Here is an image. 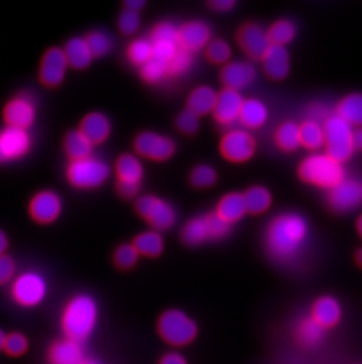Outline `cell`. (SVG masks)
<instances>
[{"label":"cell","mask_w":362,"mask_h":364,"mask_svg":"<svg viewBox=\"0 0 362 364\" xmlns=\"http://www.w3.org/2000/svg\"><path fill=\"white\" fill-rule=\"evenodd\" d=\"M6 336L7 335H5V333H4L3 330L0 329V351L4 350V348H5Z\"/></svg>","instance_id":"91938a15"},{"label":"cell","mask_w":362,"mask_h":364,"mask_svg":"<svg viewBox=\"0 0 362 364\" xmlns=\"http://www.w3.org/2000/svg\"><path fill=\"white\" fill-rule=\"evenodd\" d=\"M111 175L109 165L93 156L71 161L66 168L70 184L77 189H97L106 182Z\"/></svg>","instance_id":"277c9868"},{"label":"cell","mask_w":362,"mask_h":364,"mask_svg":"<svg viewBox=\"0 0 362 364\" xmlns=\"http://www.w3.org/2000/svg\"><path fill=\"white\" fill-rule=\"evenodd\" d=\"M64 148L71 161L92 156L93 144L80 130L70 131L64 141Z\"/></svg>","instance_id":"1f68e13d"},{"label":"cell","mask_w":362,"mask_h":364,"mask_svg":"<svg viewBox=\"0 0 362 364\" xmlns=\"http://www.w3.org/2000/svg\"><path fill=\"white\" fill-rule=\"evenodd\" d=\"M231 48L229 45L222 39H214L211 41L207 48H206V55L211 62L218 65L222 64H229V58H231Z\"/></svg>","instance_id":"7bdbcfd3"},{"label":"cell","mask_w":362,"mask_h":364,"mask_svg":"<svg viewBox=\"0 0 362 364\" xmlns=\"http://www.w3.org/2000/svg\"><path fill=\"white\" fill-rule=\"evenodd\" d=\"M358 231H359L360 236H361L362 238V215L359 220H358Z\"/></svg>","instance_id":"6125c7cd"},{"label":"cell","mask_w":362,"mask_h":364,"mask_svg":"<svg viewBox=\"0 0 362 364\" xmlns=\"http://www.w3.org/2000/svg\"><path fill=\"white\" fill-rule=\"evenodd\" d=\"M192 65H193V55L191 52L180 48L177 55L168 64V77L175 78V77L184 76L185 73H187L191 70Z\"/></svg>","instance_id":"f35d334b"},{"label":"cell","mask_w":362,"mask_h":364,"mask_svg":"<svg viewBox=\"0 0 362 364\" xmlns=\"http://www.w3.org/2000/svg\"><path fill=\"white\" fill-rule=\"evenodd\" d=\"M263 71L274 80L286 78L290 73V59L287 48L278 45H270L263 58Z\"/></svg>","instance_id":"7402d4cb"},{"label":"cell","mask_w":362,"mask_h":364,"mask_svg":"<svg viewBox=\"0 0 362 364\" xmlns=\"http://www.w3.org/2000/svg\"><path fill=\"white\" fill-rule=\"evenodd\" d=\"M118 181L141 184L144 178V166L137 156L125 154L120 156L116 165Z\"/></svg>","instance_id":"f546056e"},{"label":"cell","mask_w":362,"mask_h":364,"mask_svg":"<svg viewBox=\"0 0 362 364\" xmlns=\"http://www.w3.org/2000/svg\"><path fill=\"white\" fill-rule=\"evenodd\" d=\"M301 181L331 191L346 178L345 168L328 154H313L299 166Z\"/></svg>","instance_id":"3957f363"},{"label":"cell","mask_w":362,"mask_h":364,"mask_svg":"<svg viewBox=\"0 0 362 364\" xmlns=\"http://www.w3.org/2000/svg\"><path fill=\"white\" fill-rule=\"evenodd\" d=\"M267 32H268V37H270L272 45L286 48V45L293 41L297 30L292 21L283 19V21H275Z\"/></svg>","instance_id":"8d00e7d4"},{"label":"cell","mask_w":362,"mask_h":364,"mask_svg":"<svg viewBox=\"0 0 362 364\" xmlns=\"http://www.w3.org/2000/svg\"><path fill=\"white\" fill-rule=\"evenodd\" d=\"M145 5H146V1H144V0H128V1L125 3L126 10L133 11V12H137V14H139V11L144 9Z\"/></svg>","instance_id":"9f6ffc18"},{"label":"cell","mask_w":362,"mask_h":364,"mask_svg":"<svg viewBox=\"0 0 362 364\" xmlns=\"http://www.w3.org/2000/svg\"><path fill=\"white\" fill-rule=\"evenodd\" d=\"M84 364H102L99 361H96V360H92V358H87Z\"/></svg>","instance_id":"be15d7a7"},{"label":"cell","mask_w":362,"mask_h":364,"mask_svg":"<svg viewBox=\"0 0 362 364\" xmlns=\"http://www.w3.org/2000/svg\"><path fill=\"white\" fill-rule=\"evenodd\" d=\"M86 41L92 51L94 58L106 55L113 48L111 36L104 31H92L86 37Z\"/></svg>","instance_id":"60d3db41"},{"label":"cell","mask_w":362,"mask_h":364,"mask_svg":"<svg viewBox=\"0 0 362 364\" xmlns=\"http://www.w3.org/2000/svg\"><path fill=\"white\" fill-rule=\"evenodd\" d=\"M62 50L65 52L69 65L75 70H84L89 68V64L94 58L86 38H82V37L70 39Z\"/></svg>","instance_id":"d4e9b609"},{"label":"cell","mask_w":362,"mask_h":364,"mask_svg":"<svg viewBox=\"0 0 362 364\" xmlns=\"http://www.w3.org/2000/svg\"><path fill=\"white\" fill-rule=\"evenodd\" d=\"M152 44H153V58L166 64L171 62L172 58L177 55V52L180 48L179 44L171 43V41H157Z\"/></svg>","instance_id":"c3c4849f"},{"label":"cell","mask_w":362,"mask_h":364,"mask_svg":"<svg viewBox=\"0 0 362 364\" xmlns=\"http://www.w3.org/2000/svg\"><path fill=\"white\" fill-rule=\"evenodd\" d=\"M141 75L145 82L158 84L168 77V64L153 58L141 68Z\"/></svg>","instance_id":"ab89813d"},{"label":"cell","mask_w":362,"mask_h":364,"mask_svg":"<svg viewBox=\"0 0 362 364\" xmlns=\"http://www.w3.org/2000/svg\"><path fill=\"white\" fill-rule=\"evenodd\" d=\"M16 276V263L9 255L0 256V287L12 282Z\"/></svg>","instance_id":"f907efd6"},{"label":"cell","mask_w":362,"mask_h":364,"mask_svg":"<svg viewBox=\"0 0 362 364\" xmlns=\"http://www.w3.org/2000/svg\"><path fill=\"white\" fill-rule=\"evenodd\" d=\"M134 149L138 152V155H141V157L155 161V162H163V161H168L173 156L175 144L171 138L157 132L146 131L138 134L134 141Z\"/></svg>","instance_id":"7c38bea8"},{"label":"cell","mask_w":362,"mask_h":364,"mask_svg":"<svg viewBox=\"0 0 362 364\" xmlns=\"http://www.w3.org/2000/svg\"><path fill=\"white\" fill-rule=\"evenodd\" d=\"M118 25H119L120 31L123 32L124 35H133L141 26V16L133 11H123L119 16Z\"/></svg>","instance_id":"7dc6e473"},{"label":"cell","mask_w":362,"mask_h":364,"mask_svg":"<svg viewBox=\"0 0 362 364\" xmlns=\"http://www.w3.org/2000/svg\"><path fill=\"white\" fill-rule=\"evenodd\" d=\"M220 78L226 89L240 92V90L246 89L256 82V70L252 63L236 60L222 68Z\"/></svg>","instance_id":"ac0fdd59"},{"label":"cell","mask_w":362,"mask_h":364,"mask_svg":"<svg viewBox=\"0 0 362 364\" xmlns=\"http://www.w3.org/2000/svg\"><path fill=\"white\" fill-rule=\"evenodd\" d=\"M301 145L308 150L317 151L326 144L324 124L314 121H306L300 125Z\"/></svg>","instance_id":"d6a6232c"},{"label":"cell","mask_w":362,"mask_h":364,"mask_svg":"<svg viewBox=\"0 0 362 364\" xmlns=\"http://www.w3.org/2000/svg\"><path fill=\"white\" fill-rule=\"evenodd\" d=\"M278 146L286 152H293L301 145L300 125L293 122H285L275 132Z\"/></svg>","instance_id":"836d02e7"},{"label":"cell","mask_w":362,"mask_h":364,"mask_svg":"<svg viewBox=\"0 0 362 364\" xmlns=\"http://www.w3.org/2000/svg\"><path fill=\"white\" fill-rule=\"evenodd\" d=\"M231 231V224L219 216L209 213L204 217H195L188 220L181 231V240L185 244L197 247L209 241H219L225 238Z\"/></svg>","instance_id":"8992f818"},{"label":"cell","mask_w":362,"mask_h":364,"mask_svg":"<svg viewBox=\"0 0 362 364\" xmlns=\"http://www.w3.org/2000/svg\"><path fill=\"white\" fill-rule=\"evenodd\" d=\"M328 203L336 213H351L362 204V181L347 178L328 193Z\"/></svg>","instance_id":"4fadbf2b"},{"label":"cell","mask_w":362,"mask_h":364,"mask_svg":"<svg viewBox=\"0 0 362 364\" xmlns=\"http://www.w3.org/2000/svg\"><path fill=\"white\" fill-rule=\"evenodd\" d=\"M326 329L313 316L304 317L297 323L295 336L302 347L315 348L322 343Z\"/></svg>","instance_id":"4316f807"},{"label":"cell","mask_w":362,"mask_h":364,"mask_svg":"<svg viewBox=\"0 0 362 364\" xmlns=\"http://www.w3.org/2000/svg\"><path fill=\"white\" fill-rule=\"evenodd\" d=\"M35 114L37 110L35 102L28 95L14 97L4 109V119L6 122L7 127L24 130H28V127L35 123Z\"/></svg>","instance_id":"9a60e30c"},{"label":"cell","mask_w":362,"mask_h":364,"mask_svg":"<svg viewBox=\"0 0 362 364\" xmlns=\"http://www.w3.org/2000/svg\"><path fill=\"white\" fill-rule=\"evenodd\" d=\"M199 127H200V121H199L198 114H195L188 109L182 111L177 118V127L184 134H195L199 130Z\"/></svg>","instance_id":"681fc988"},{"label":"cell","mask_w":362,"mask_h":364,"mask_svg":"<svg viewBox=\"0 0 362 364\" xmlns=\"http://www.w3.org/2000/svg\"><path fill=\"white\" fill-rule=\"evenodd\" d=\"M62 202L58 193L44 190L33 196L30 202V213L38 223L50 224L62 213Z\"/></svg>","instance_id":"e0dca14e"},{"label":"cell","mask_w":362,"mask_h":364,"mask_svg":"<svg viewBox=\"0 0 362 364\" xmlns=\"http://www.w3.org/2000/svg\"><path fill=\"white\" fill-rule=\"evenodd\" d=\"M325 127L326 154L336 159L338 162H347L356 151L354 144V127L344 121L338 114L328 118Z\"/></svg>","instance_id":"5b68a950"},{"label":"cell","mask_w":362,"mask_h":364,"mask_svg":"<svg viewBox=\"0 0 362 364\" xmlns=\"http://www.w3.org/2000/svg\"><path fill=\"white\" fill-rule=\"evenodd\" d=\"M307 220L300 213H286L275 217L267 228L265 244L270 257L278 263H290L304 251L308 241Z\"/></svg>","instance_id":"6da1fadb"},{"label":"cell","mask_w":362,"mask_h":364,"mask_svg":"<svg viewBox=\"0 0 362 364\" xmlns=\"http://www.w3.org/2000/svg\"><path fill=\"white\" fill-rule=\"evenodd\" d=\"M7 247H9V238L3 230H0V256L5 255Z\"/></svg>","instance_id":"6f0895ef"},{"label":"cell","mask_w":362,"mask_h":364,"mask_svg":"<svg viewBox=\"0 0 362 364\" xmlns=\"http://www.w3.org/2000/svg\"><path fill=\"white\" fill-rule=\"evenodd\" d=\"M32 146L28 130L6 127L0 130V164L16 162L28 155Z\"/></svg>","instance_id":"30bf717a"},{"label":"cell","mask_w":362,"mask_h":364,"mask_svg":"<svg viewBox=\"0 0 362 364\" xmlns=\"http://www.w3.org/2000/svg\"><path fill=\"white\" fill-rule=\"evenodd\" d=\"M141 184H134V183H126L118 181V182H116V190H118L120 196L130 200V198H133V197L137 196L138 193L141 191Z\"/></svg>","instance_id":"f5cc1de1"},{"label":"cell","mask_w":362,"mask_h":364,"mask_svg":"<svg viewBox=\"0 0 362 364\" xmlns=\"http://www.w3.org/2000/svg\"><path fill=\"white\" fill-rule=\"evenodd\" d=\"M211 43V28L204 21H188L179 28V46L186 51L198 52Z\"/></svg>","instance_id":"ffe728a7"},{"label":"cell","mask_w":362,"mask_h":364,"mask_svg":"<svg viewBox=\"0 0 362 364\" xmlns=\"http://www.w3.org/2000/svg\"><path fill=\"white\" fill-rule=\"evenodd\" d=\"M127 55L134 65L141 68L153 57V44L150 39H137L132 41L127 50Z\"/></svg>","instance_id":"74e56055"},{"label":"cell","mask_w":362,"mask_h":364,"mask_svg":"<svg viewBox=\"0 0 362 364\" xmlns=\"http://www.w3.org/2000/svg\"><path fill=\"white\" fill-rule=\"evenodd\" d=\"M353 127L362 129V95L351 93L340 100L336 107V114Z\"/></svg>","instance_id":"4dcf8cb0"},{"label":"cell","mask_w":362,"mask_h":364,"mask_svg":"<svg viewBox=\"0 0 362 364\" xmlns=\"http://www.w3.org/2000/svg\"><path fill=\"white\" fill-rule=\"evenodd\" d=\"M268 119V109L266 104L256 98H250L243 102V109L240 112V123L247 129H259Z\"/></svg>","instance_id":"f1b7e54d"},{"label":"cell","mask_w":362,"mask_h":364,"mask_svg":"<svg viewBox=\"0 0 362 364\" xmlns=\"http://www.w3.org/2000/svg\"><path fill=\"white\" fill-rule=\"evenodd\" d=\"M79 130L89 138L93 145L102 144L109 137L111 123L102 112H91L84 117Z\"/></svg>","instance_id":"cb8c5ba5"},{"label":"cell","mask_w":362,"mask_h":364,"mask_svg":"<svg viewBox=\"0 0 362 364\" xmlns=\"http://www.w3.org/2000/svg\"><path fill=\"white\" fill-rule=\"evenodd\" d=\"M158 331L166 343L175 347H184L197 337L198 326L184 311L168 310L159 318Z\"/></svg>","instance_id":"52a82bcc"},{"label":"cell","mask_w":362,"mask_h":364,"mask_svg":"<svg viewBox=\"0 0 362 364\" xmlns=\"http://www.w3.org/2000/svg\"><path fill=\"white\" fill-rule=\"evenodd\" d=\"M246 203L247 213L260 215L270 209L272 204V195L263 186H253L243 193Z\"/></svg>","instance_id":"d590c367"},{"label":"cell","mask_w":362,"mask_h":364,"mask_svg":"<svg viewBox=\"0 0 362 364\" xmlns=\"http://www.w3.org/2000/svg\"><path fill=\"white\" fill-rule=\"evenodd\" d=\"M139 256L141 254L133 244H123L116 249L114 261L119 268L130 269L137 263Z\"/></svg>","instance_id":"ee69618b"},{"label":"cell","mask_w":362,"mask_h":364,"mask_svg":"<svg viewBox=\"0 0 362 364\" xmlns=\"http://www.w3.org/2000/svg\"><path fill=\"white\" fill-rule=\"evenodd\" d=\"M65 52L60 48H51L46 51L41 60L39 77L44 85L55 87L65 80L69 69Z\"/></svg>","instance_id":"5bb4252c"},{"label":"cell","mask_w":362,"mask_h":364,"mask_svg":"<svg viewBox=\"0 0 362 364\" xmlns=\"http://www.w3.org/2000/svg\"><path fill=\"white\" fill-rule=\"evenodd\" d=\"M136 209L154 228V230H168L177 220V213L173 206L152 195L141 197L136 203Z\"/></svg>","instance_id":"9c48e42d"},{"label":"cell","mask_w":362,"mask_h":364,"mask_svg":"<svg viewBox=\"0 0 362 364\" xmlns=\"http://www.w3.org/2000/svg\"><path fill=\"white\" fill-rule=\"evenodd\" d=\"M11 297L23 308H35L44 302L48 294V281L37 272H25L11 283Z\"/></svg>","instance_id":"ba28073f"},{"label":"cell","mask_w":362,"mask_h":364,"mask_svg":"<svg viewBox=\"0 0 362 364\" xmlns=\"http://www.w3.org/2000/svg\"><path fill=\"white\" fill-rule=\"evenodd\" d=\"M218 95L216 90L207 85L198 86L192 91L187 100V109L195 114L206 116L214 111Z\"/></svg>","instance_id":"484cf974"},{"label":"cell","mask_w":362,"mask_h":364,"mask_svg":"<svg viewBox=\"0 0 362 364\" xmlns=\"http://www.w3.org/2000/svg\"><path fill=\"white\" fill-rule=\"evenodd\" d=\"M331 111L325 105H312L308 109V121L325 124L328 118L331 117Z\"/></svg>","instance_id":"816d5d0a"},{"label":"cell","mask_w":362,"mask_h":364,"mask_svg":"<svg viewBox=\"0 0 362 364\" xmlns=\"http://www.w3.org/2000/svg\"><path fill=\"white\" fill-rule=\"evenodd\" d=\"M150 41L152 43L157 41H171L179 44V28L175 24L165 21L158 24L150 33Z\"/></svg>","instance_id":"f6af8a7d"},{"label":"cell","mask_w":362,"mask_h":364,"mask_svg":"<svg viewBox=\"0 0 362 364\" xmlns=\"http://www.w3.org/2000/svg\"><path fill=\"white\" fill-rule=\"evenodd\" d=\"M216 213L229 224L236 223L247 213L243 195L231 193L222 197L216 208Z\"/></svg>","instance_id":"83f0119b"},{"label":"cell","mask_w":362,"mask_h":364,"mask_svg":"<svg viewBox=\"0 0 362 364\" xmlns=\"http://www.w3.org/2000/svg\"><path fill=\"white\" fill-rule=\"evenodd\" d=\"M243 100L240 92L234 90L224 89L219 92L213 116L220 125L231 127L239 121L240 112L243 109Z\"/></svg>","instance_id":"d6986e66"},{"label":"cell","mask_w":362,"mask_h":364,"mask_svg":"<svg viewBox=\"0 0 362 364\" xmlns=\"http://www.w3.org/2000/svg\"><path fill=\"white\" fill-rule=\"evenodd\" d=\"M98 320L99 306L96 299L87 294H79L66 303L60 326L66 338L82 343L92 336Z\"/></svg>","instance_id":"7a4b0ae2"},{"label":"cell","mask_w":362,"mask_h":364,"mask_svg":"<svg viewBox=\"0 0 362 364\" xmlns=\"http://www.w3.org/2000/svg\"><path fill=\"white\" fill-rule=\"evenodd\" d=\"M134 247L138 252L147 257H157L164 250V240L157 230L145 231L134 240Z\"/></svg>","instance_id":"e575fe53"},{"label":"cell","mask_w":362,"mask_h":364,"mask_svg":"<svg viewBox=\"0 0 362 364\" xmlns=\"http://www.w3.org/2000/svg\"><path fill=\"white\" fill-rule=\"evenodd\" d=\"M256 139L248 131L233 129L222 137L220 151L227 161L243 163L250 161L256 154Z\"/></svg>","instance_id":"8fae6325"},{"label":"cell","mask_w":362,"mask_h":364,"mask_svg":"<svg viewBox=\"0 0 362 364\" xmlns=\"http://www.w3.org/2000/svg\"><path fill=\"white\" fill-rule=\"evenodd\" d=\"M86 360L82 343L66 337L55 341L48 349V364H84Z\"/></svg>","instance_id":"44dd1931"},{"label":"cell","mask_w":362,"mask_h":364,"mask_svg":"<svg viewBox=\"0 0 362 364\" xmlns=\"http://www.w3.org/2000/svg\"><path fill=\"white\" fill-rule=\"evenodd\" d=\"M236 5L234 0H213L209 3V6L216 12H229Z\"/></svg>","instance_id":"db71d44e"},{"label":"cell","mask_w":362,"mask_h":364,"mask_svg":"<svg viewBox=\"0 0 362 364\" xmlns=\"http://www.w3.org/2000/svg\"><path fill=\"white\" fill-rule=\"evenodd\" d=\"M159 364H187V361L182 355L172 351V353L164 355Z\"/></svg>","instance_id":"11a10c76"},{"label":"cell","mask_w":362,"mask_h":364,"mask_svg":"<svg viewBox=\"0 0 362 364\" xmlns=\"http://www.w3.org/2000/svg\"><path fill=\"white\" fill-rule=\"evenodd\" d=\"M354 144L356 148H362V129L354 132Z\"/></svg>","instance_id":"680465c9"},{"label":"cell","mask_w":362,"mask_h":364,"mask_svg":"<svg viewBox=\"0 0 362 364\" xmlns=\"http://www.w3.org/2000/svg\"><path fill=\"white\" fill-rule=\"evenodd\" d=\"M312 316L325 329L333 328L341 320V304L339 303L338 299L331 296H322L313 304Z\"/></svg>","instance_id":"603a6c76"},{"label":"cell","mask_w":362,"mask_h":364,"mask_svg":"<svg viewBox=\"0 0 362 364\" xmlns=\"http://www.w3.org/2000/svg\"><path fill=\"white\" fill-rule=\"evenodd\" d=\"M28 349V341L26 337L21 333H9L5 342L4 350L6 351L10 356H21L25 354Z\"/></svg>","instance_id":"bcb514c9"},{"label":"cell","mask_w":362,"mask_h":364,"mask_svg":"<svg viewBox=\"0 0 362 364\" xmlns=\"http://www.w3.org/2000/svg\"><path fill=\"white\" fill-rule=\"evenodd\" d=\"M218 179L216 171L207 164L198 165L191 173V183L195 188L205 189L214 186Z\"/></svg>","instance_id":"b9f144b4"},{"label":"cell","mask_w":362,"mask_h":364,"mask_svg":"<svg viewBox=\"0 0 362 364\" xmlns=\"http://www.w3.org/2000/svg\"><path fill=\"white\" fill-rule=\"evenodd\" d=\"M238 43L241 50L250 58L261 59V60L272 45L268 32L265 31L260 25L253 24V23L243 25V28H240L238 33Z\"/></svg>","instance_id":"2e32d148"},{"label":"cell","mask_w":362,"mask_h":364,"mask_svg":"<svg viewBox=\"0 0 362 364\" xmlns=\"http://www.w3.org/2000/svg\"><path fill=\"white\" fill-rule=\"evenodd\" d=\"M356 262H358V264H359L362 268V247L358 250V252H356Z\"/></svg>","instance_id":"94428289"}]
</instances>
